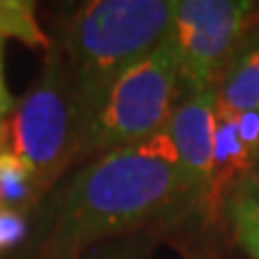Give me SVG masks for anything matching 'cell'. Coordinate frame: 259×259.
<instances>
[{
	"label": "cell",
	"instance_id": "cell-1",
	"mask_svg": "<svg viewBox=\"0 0 259 259\" xmlns=\"http://www.w3.org/2000/svg\"><path fill=\"white\" fill-rule=\"evenodd\" d=\"M188 203L180 156L166 127L132 147L95 158L63 197L50 250L65 257L95 240L136 229Z\"/></svg>",
	"mask_w": 259,
	"mask_h": 259
},
{
	"label": "cell",
	"instance_id": "cell-2",
	"mask_svg": "<svg viewBox=\"0 0 259 259\" xmlns=\"http://www.w3.org/2000/svg\"><path fill=\"white\" fill-rule=\"evenodd\" d=\"M175 7L177 0H95L71 15L63 44L82 134L110 87L168 39Z\"/></svg>",
	"mask_w": 259,
	"mask_h": 259
},
{
	"label": "cell",
	"instance_id": "cell-3",
	"mask_svg": "<svg viewBox=\"0 0 259 259\" xmlns=\"http://www.w3.org/2000/svg\"><path fill=\"white\" fill-rule=\"evenodd\" d=\"M180 95L186 93L168 35L110 87L82 134L78 160L132 147L162 132L180 106Z\"/></svg>",
	"mask_w": 259,
	"mask_h": 259
},
{
	"label": "cell",
	"instance_id": "cell-4",
	"mask_svg": "<svg viewBox=\"0 0 259 259\" xmlns=\"http://www.w3.org/2000/svg\"><path fill=\"white\" fill-rule=\"evenodd\" d=\"M9 139L11 151L37 175L44 188H50L78 160L82 119L69 69L56 52L48 59L41 82L15 106Z\"/></svg>",
	"mask_w": 259,
	"mask_h": 259
},
{
	"label": "cell",
	"instance_id": "cell-5",
	"mask_svg": "<svg viewBox=\"0 0 259 259\" xmlns=\"http://www.w3.org/2000/svg\"><path fill=\"white\" fill-rule=\"evenodd\" d=\"M253 9L248 0H177L171 44L186 95L216 87Z\"/></svg>",
	"mask_w": 259,
	"mask_h": 259
},
{
	"label": "cell",
	"instance_id": "cell-6",
	"mask_svg": "<svg viewBox=\"0 0 259 259\" xmlns=\"http://www.w3.org/2000/svg\"><path fill=\"white\" fill-rule=\"evenodd\" d=\"M166 132L180 156V166L188 188V205L201 212L214 168L216 87L184 97L168 121Z\"/></svg>",
	"mask_w": 259,
	"mask_h": 259
},
{
	"label": "cell",
	"instance_id": "cell-7",
	"mask_svg": "<svg viewBox=\"0 0 259 259\" xmlns=\"http://www.w3.org/2000/svg\"><path fill=\"white\" fill-rule=\"evenodd\" d=\"M259 110V28H248L216 82V119Z\"/></svg>",
	"mask_w": 259,
	"mask_h": 259
},
{
	"label": "cell",
	"instance_id": "cell-8",
	"mask_svg": "<svg viewBox=\"0 0 259 259\" xmlns=\"http://www.w3.org/2000/svg\"><path fill=\"white\" fill-rule=\"evenodd\" d=\"M255 171V158L246 149L244 141L240 139L236 119H216V136H214V168H212V184L205 194L203 214L212 221L221 214L223 199L227 190L246 180Z\"/></svg>",
	"mask_w": 259,
	"mask_h": 259
},
{
	"label": "cell",
	"instance_id": "cell-9",
	"mask_svg": "<svg viewBox=\"0 0 259 259\" xmlns=\"http://www.w3.org/2000/svg\"><path fill=\"white\" fill-rule=\"evenodd\" d=\"M225 209L238 244L250 259H259V182L255 175H248L231 190Z\"/></svg>",
	"mask_w": 259,
	"mask_h": 259
},
{
	"label": "cell",
	"instance_id": "cell-10",
	"mask_svg": "<svg viewBox=\"0 0 259 259\" xmlns=\"http://www.w3.org/2000/svg\"><path fill=\"white\" fill-rule=\"evenodd\" d=\"M44 190L37 175L15 156L11 147L0 149V207L24 212Z\"/></svg>",
	"mask_w": 259,
	"mask_h": 259
},
{
	"label": "cell",
	"instance_id": "cell-11",
	"mask_svg": "<svg viewBox=\"0 0 259 259\" xmlns=\"http://www.w3.org/2000/svg\"><path fill=\"white\" fill-rule=\"evenodd\" d=\"M13 37L30 48L50 50V39L35 18V5L28 0H0V39Z\"/></svg>",
	"mask_w": 259,
	"mask_h": 259
},
{
	"label": "cell",
	"instance_id": "cell-12",
	"mask_svg": "<svg viewBox=\"0 0 259 259\" xmlns=\"http://www.w3.org/2000/svg\"><path fill=\"white\" fill-rule=\"evenodd\" d=\"M26 236V218L24 212L0 207V250L15 246Z\"/></svg>",
	"mask_w": 259,
	"mask_h": 259
},
{
	"label": "cell",
	"instance_id": "cell-13",
	"mask_svg": "<svg viewBox=\"0 0 259 259\" xmlns=\"http://www.w3.org/2000/svg\"><path fill=\"white\" fill-rule=\"evenodd\" d=\"M15 108V100L11 97L9 89H7V82H5V71H3V50H0V123L7 121L9 112Z\"/></svg>",
	"mask_w": 259,
	"mask_h": 259
},
{
	"label": "cell",
	"instance_id": "cell-14",
	"mask_svg": "<svg viewBox=\"0 0 259 259\" xmlns=\"http://www.w3.org/2000/svg\"><path fill=\"white\" fill-rule=\"evenodd\" d=\"M97 259H136V257L125 255V253H110V255H104V257H97Z\"/></svg>",
	"mask_w": 259,
	"mask_h": 259
},
{
	"label": "cell",
	"instance_id": "cell-15",
	"mask_svg": "<svg viewBox=\"0 0 259 259\" xmlns=\"http://www.w3.org/2000/svg\"><path fill=\"white\" fill-rule=\"evenodd\" d=\"M253 175H255V180L259 182V158H257V162H255V171H253Z\"/></svg>",
	"mask_w": 259,
	"mask_h": 259
},
{
	"label": "cell",
	"instance_id": "cell-16",
	"mask_svg": "<svg viewBox=\"0 0 259 259\" xmlns=\"http://www.w3.org/2000/svg\"><path fill=\"white\" fill-rule=\"evenodd\" d=\"M0 50H3V39H0Z\"/></svg>",
	"mask_w": 259,
	"mask_h": 259
}]
</instances>
